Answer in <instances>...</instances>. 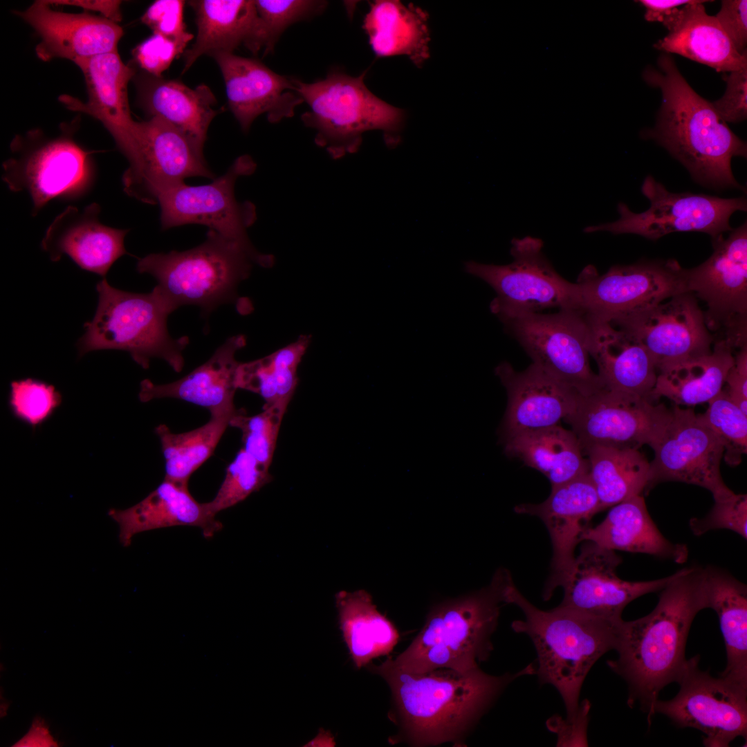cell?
Returning a JSON list of instances; mask_svg holds the SVG:
<instances>
[{
    "label": "cell",
    "instance_id": "cell-1",
    "mask_svg": "<svg viewBox=\"0 0 747 747\" xmlns=\"http://www.w3.org/2000/svg\"><path fill=\"white\" fill-rule=\"evenodd\" d=\"M708 608L704 568L676 571L661 590L654 609L640 618L620 622L609 667L628 687L627 705L638 703L649 726L660 692L676 682L687 659L685 646L697 614Z\"/></svg>",
    "mask_w": 747,
    "mask_h": 747
},
{
    "label": "cell",
    "instance_id": "cell-2",
    "mask_svg": "<svg viewBox=\"0 0 747 747\" xmlns=\"http://www.w3.org/2000/svg\"><path fill=\"white\" fill-rule=\"evenodd\" d=\"M369 669L391 690L394 708L389 717L399 727L393 741L415 746L463 744L466 734L507 685L520 676L535 674L533 663L500 676L479 667L465 672L439 668L411 672L396 666L391 657Z\"/></svg>",
    "mask_w": 747,
    "mask_h": 747
},
{
    "label": "cell",
    "instance_id": "cell-3",
    "mask_svg": "<svg viewBox=\"0 0 747 747\" xmlns=\"http://www.w3.org/2000/svg\"><path fill=\"white\" fill-rule=\"evenodd\" d=\"M645 82L661 91L654 138L690 172L694 180L715 187L741 188L731 160L746 157V143L719 116L712 103L690 86L672 57L661 54L656 66L643 73Z\"/></svg>",
    "mask_w": 747,
    "mask_h": 747
},
{
    "label": "cell",
    "instance_id": "cell-4",
    "mask_svg": "<svg viewBox=\"0 0 747 747\" xmlns=\"http://www.w3.org/2000/svg\"><path fill=\"white\" fill-rule=\"evenodd\" d=\"M508 604L515 605L524 614V618L513 621L511 627L531 640L537 653L535 674L540 683L555 688L564 702L566 717H573L587 675L602 655L614 649L623 619L596 618L560 605L542 610L515 584L509 592Z\"/></svg>",
    "mask_w": 747,
    "mask_h": 747
},
{
    "label": "cell",
    "instance_id": "cell-5",
    "mask_svg": "<svg viewBox=\"0 0 747 747\" xmlns=\"http://www.w3.org/2000/svg\"><path fill=\"white\" fill-rule=\"evenodd\" d=\"M514 584L510 572L501 567L486 587L434 606L421 631L402 653L391 658L393 663L403 670L418 673L479 667L493 650L492 636Z\"/></svg>",
    "mask_w": 747,
    "mask_h": 747
},
{
    "label": "cell",
    "instance_id": "cell-6",
    "mask_svg": "<svg viewBox=\"0 0 747 747\" xmlns=\"http://www.w3.org/2000/svg\"><path fill=\"white\" fill-rule=\"evenodd\" d=\"M273 264V256L259 252L251 241L209 230L198 246L149 254L138 259L136 270L156 279L154 290L171 313L184 305H195L209 315L220 305L236 302L238 285L249 276L253 265L270 268Z\"/></svg>",
    "mask_w": 747,
    "mask_h": 747
},
{
    "label": "cell",
    "instance_id": "cell-7",
    "mask_svg": "<svg viewBox=\"0 0 747 747\" xmlns=\"http://www.w3.org/2000/svg\"><path fill=\"white\" fill-rule=\"evenodd\" d=\"M98 302L92 320L77 342L80 356L90 351L113 349L127 351L144 369L150 360H165L176 372L184 366L183 351L187 336L175 339L167 330L172 313L158 294L138 293L118 289L103 278L96 285Z\"/></svg>",
    "mask_w": 747,
    "mask_h": 747
},
{
    "label": "cell",
    "instance_id": "cell-8",
    "mask_svg": "<svg viewBox=\"0 0 747 747\" xmlns=\"http://www.w3.org/2000/svg\"><path fill=\"white\" fill-rule=\"evenodd\" d=\"M365 74L353 77L333 71L312 83L292 77L309 107L302 120L316 131L315 143L333 158L356 151L367 131H383L388 140L402 124L403 111L374 95L364 82Z\"/></svg>",
    "mask_w": 747,
    "mask_h": 747
},
{
    "label": "cell",
    "instance_id": "cell-9",
    "mask_svg": "<svg viewBox=\"0 0 747 747\" xmlns=\"http://www.w3.org/2000/svg\"><path fill=\"white\" fill-rule=\"evenodd\" d=\"M13 156L3 163L2 178L10 190L24 192L36 214L55 199L79 197L93 181L91 154L65 133L48 138L32 131L12 142Z\"/></svg>",
    "mask_w": 747,
    "mask_h": 747
},
{
    "label": "cell",
    "instance_id": "cell-10",
    "mask_svg": "<svg viewBox=\"0 0 747 747\" xmlns=\"http://www.w3.org/2000/svg\"><path fill=\"white\" fill-rule=\"evenodd\" d=\"M511 263H465V271L495 290L490 304L499 320L518 315L543 313L551 308L579 309L576 284L563 278L543 252V242L526 236L511 241Z\"/></svg>",
    "mask_w": 747,
    "mask_h": 747
},
{
    "label": "cell",
    "instance_id": "cell-11",
    "mask_svg": "<svg viewBox=\"0 0 747 747\" xmlns=\"http://www.w3.org/2000/svg\"><path fill=\"white\" fill-rule=\"evenodd\" d=\"M533 364L587 396L604 388L589 363L591 326L577 308L518 315L500 320Z\"/></svg>",
    "mask_w": 747,
    "mask_h": 747
},
{
    "label": "cell",
    "instance_id": "cell-12",
    "mask_svg": "<svg viewBox=\"0 0 747 747\" xmlns=\"http://www.w3.org/2000/svg\"><path fill=\"white\" fill-rule=\"evenodd\" d=\"M579 309L590 320L611 322L688 293L687 269L673 259L615 265L600 275L587 266L575 282Z\"/></svg>",
    "mask_w": 747,
    "mask_h": 747
},
{
    "label": "cell",
    "instance_id": "cell-13",
    "mask_svg": "<svg viewBox=\"0 0 747 747\" xmlns=\"http://www.w3.org/2000/svg\"><path fill=\"white\" fill-rule=\"evenodd\" d=\"M641 192L650 203L646 211L636 213L624 203H619L618 220L587 226L584 232L634 234L651 240L675 232H700L714 239L731 230L729 220L734 212L746 211L747 208L743 197L724 199L703 194L671 192L652 176L645 178Z\"/></svg>",
    "mask_w": 747,
    "mask_h": 747
},
{
    "label": "cell",
    "instance_id": "cell-14",
    "mask_svg": "<svg viewBox=\"0 0 747 747\" xmlns=\"http://www.w3.org/2000/svg\"><path fill=\"white\" fill-rule=\"evenodd\" d=\"M712 239V255L687 269L688 290L706 303L703 314L709 331L719 332L717 340L737 350L747 345L746 223L726 239L722 234Z\"/></svg>",
    "mask_w": 747,
    "mask_h": 747
},
{
    "label": "cell",
    "instance_id": "cell-15",
    "mask_svg": "<svg viewBox=\"0 0 747 747\" xmlns=\"http://www.w3.org/2000/svg\"><path fill=\"white\" fill-rule=\"evenodd\" d=\"M699 658L697 655L686 661L676 681L679 692L670 700H658L655 713L679 728L700 730L705 746L727 747L738 737L746 739L747 692L701 670Z\"/></svg>",
    "mask_w": 747,
    "mask_h": 747
},
{
    "label": "cell",
    "instance_id": "cell-16",
    "mask_svg": "<svg viewBox=\"0 0 747 747\" xmlns=\"http://www.w3.org/2000/svg\"><path fill=\"white\" fill-rule=\"evenodd\" d=\"M672 418V409L649 399L605 388L580 395L566 421L582 450L592 446L654 449Z\"/></svg>",
    "mask_w": 747,
    "mask_h": 747
},
{
    "label": "cell",
    "instance_id": "cell-17",
    "mask_svg": "<svg viewBox=\"0 0 747 747\" xmlns=\"http://www.w3.org/2000/svg\"><path fill=\"white\" fill-rule=\"evenodd\" d=\"M256 167L252 157L244 154L210 183L190 185L183 183L169 189L157 203L162 229L198 224L232 239L250 241L247 230L257 219L256 208L250 201H238L234 187L239 177L253 174Z\"/></svg>",
    "mask_w": 747,
    "mask_h": 747
},
{
    "label": "cell",
    "instance_id": "cell-18",
    "mask_svg": "<svg viewBox=\"0 0 747 747\" xmlns=\"http://www.w3.org/2000/svg\"><path fill=\"white\" fill-rule=\"evenodd\" d=\"M136 153L122 176L124 192L147 204L190 177L214 175L187 136L157 117L137 122Z\"/></svg>",
    "mask_w": 747,
    "mask_h": 747
},
{
    "label": "cell",
    "instance_id": "cell-19",
    "mask_svg": "<svg viewBox=\"0 0 747 747\" xmlns=\"http://www.w3.org/2000/svg\"><path fill=\"white\" fill-rule=\"evenodd\" d=\"M653 450L647 490L661 482L678 481L707 489L714 501L734 493L720 471L723 445L692 409L674 405L671 420Z\"/></svg>",
    "mask_w": 747,
    "mask_h": 747
},
{
    "label": "cell",
    "instance_id": "cell-20",
    "mask_svg": "<svg viewBox=\"0 0 747 747\" xmlns=\"http://www.w3.org/2000/svg\"><path fill=\"white\" fill-rule=\"evenodd\" d=\"M559 605L584 614L618 621L638 597L661 591L676 575L649 581H627L617 575L622 558L615 551L583 541Z\"/></svg>",
    "mask_w": 747,
    "mask_h": 747
},
{
    "label": "cell",
    "instance_id": "cell-21",
    "mask_svg": "<svg viewBox=\"0 0 747 747\" xmlns=\"http://www.w3.org/2000/svg\"><path fill=\"white\" fill-rule=\"evenodd\" d=\"M611 322L637 339L653 356L658 371L711 352L714 338L694 294L684 293Z\"/></svg>",
    "mask_w": 747,
    "mask_h": 747
},
{
    "label": "cell",
    "instance_id": "cell-22",
    "mask_svg": "<svg viewBox=\"0 0 747 747\" xmlns=\"http://www.w3.org/2000/svg\"><path fill=\"white\" fill-rule=\"evenodd\" d=\"M515 511L539 517L548 531L553 556L543 591V598L548 600L557 587L566 582L582 534L591 518L601 512L590 474L553 488L549 497L540 504H522L515 507Z\"/></svg>",
    "mask_w": 747,
    "mask_h": 747
},
{
    "label": "cell",
    "instance_id": "cell-23",
    "mask_svg": "<svg viewBox=\"0 0 747 747\" xmlns=\"http://www.w3.org/2000/svg\"><path fill=\"white\" fill-rule=\"evenodd\" d=\"M505 387L508 405L502 425L504 441L559 425L575 410L580 394L531 363L522 371L503 362L495 369Z\"/></svg>",
    "mask_w": 747,
    "mask_h": 747
},
{
    "label": "cell",
    "instance_id": "cell-24",
    "mask_svg": "<svg viewBox=\"0 0 747 747\" xmlns=\"http://www.w3.org/2000/svg\"><path fill=\"white\" fill-rule=\"evenodd\" d=\"M211 57L223 77L229 107L245 132L261 114L276 123L293 116L304 102L292 77L276 73L257 59L233 53Z\"/></svg>",
    "mask_w": 747,
    "mask_h": 747
},
{
    "label": "cell",
    "instance_id": "cell-25",
    "mask_svg": "<svg viewBox=\"0 0 747 747\" xmlns=\"http://www.w3.org/2000/svg\"><path fill=\"white\" fill-rule=\"evenodd\" d=\"M82 71L88 91L86 103L71 95L59 98L71 110L86 113L102 122L127 160L136 151L137 121L131 115L127 96L134 69L125 64L118 51L74 62Z\"/></svg>",
    "mask_w": 747,
    "mask_h": 747
},
{
    "label": "cell",
    "instance_id": "cell-26",
    "mask_svg": "<svg viewBox=\"0 0 747 747\" xmlns=\"http://www.w3.org/2000/svg\"><path fill=\"white\" fill-rule=\"evenodd\" d=\"M39 35L37 56L44 62L55 58L73 62L118 51L123 35L118 23L87 13H68L53 10L47 1H36L18 12Z\"/></svg>",
    "mask_w": 747,
    "mask_h": 747
},
{
    "label": "cell",
    "instance_id": "cell-27",
    "mask_svg": "<svg viewBox=\"0 0 747 747\" xmlns=\"http://www.w3.org/2000/svg\"><path fill=\"white\" fill-rule=\"evenodd\" d=\"M100 207L93 203L80 210L68 206L47 228L42 248L53 261L69 257L80 268L104 277L113 264L128 254L124 239L129 230L102 223Z\"/></svg>",
    "mask_w": 747,
    "mask_h": 747
},
{
    "label": "cell",
    "instance_id": "cell-28",
    "mask_svg": "<svg viewBox=\"0 0 747 747\" xmlns=\"http://www.w3.org/2000/svg\"><path fill=\"white\" fill-rule=\"evenodd\" d=\"M246 343L243 335L228 338L205 362L176 381L157 385L149 379L143 380L138 394L140 400L171 398L205 407L210 415L236 412L234 398L238 389L240 362L235 356Z\"/></svg>",
    "mask_w": 747,
    "mask_h": 747
},
{
    "label": "cell",
    "instance_id": "cell-29",
    "mask_svg": "<svg viewBox=\"0 0 747 747\" xmlns=\"http://www.w3.org/2000/svg\"><path fill=\"white\" fill-rule=\"evenodd\" d=\"M588 320L589 353L597 363L604 388L654 401L652 392L658 369L649 351L630 333L611 322Z\"/></svg>",
    "mask_w": 747,
    "mask_h": 747
},
{
    "label": "cell",
    "instance_id": "cell-30",
    "mask_svg": "<svg viewBox=\"0 0 747 747\" xmlns=\"http://www.w3.org/2000/svg\"><path fill=\"white\" fill-rule=\"evenodd\" d=\"M109 515L118 525L119 540L124 546H129L136 535L158 528L195 526L209 538L223 528L205 504L192 497L187 484L165 479L138 504L124 510L111 509Z\"/></svg>",
    "mask_w": 747,
    "mask_h": 747
},
{
    "label": "cell",
    "instance_id": "cell-31",
    "mask_svg": "<svg viewBox=\"0 0 747 747\" xmlns=\"http://www.w3.org/2000/svg\"><path fill=\"white\" fill-rule=\"evenodd\" d=\"M676 8L663 21L667 35L654 44L663 52L676 53L707 65L717 72H732L747 67V53L734 48L714 16L709 15L703 3Z\"/></svg>",
    "mask_w": 747,
    "mask_h": 747
},
{
    "label": "cell",
    "instance_id": "cell-32",
    "mask_svg": "<svg viewBox=\"0 0 747 747\" xmlns=\"http://www.w3.org/2000/svg\"><path fill=\"white\" fill-rule=\"evenodd\" d=\"M189 4L195 12L197 35L183 54V73L203 55L233 53L241 44L254 54L261 50L255 1L194 0Z\"/></svg>",
    "mask_w": 747,
    "mask_h": 747
},
{
    "label": "cell",
    "instance_id": "cell-33",
    "mask_svg": "<svg viewBox=\"0 0 747 747\" xmlns=\"http://www.w3.org/2000/svg\"><path fill=\"white\" fill-rule=\"evenodd\" d=\"M147 75L138 81L142 108L150 118L176 127L203 153L209 126L219 112L214 109L216 100L210 87L201 84L191 89L176 80Z\"/></svg>",
    "mask_w": 747,
    "mask_h": 747
},
{
    "label": "cell",
    "instance_id": "cell-34",
    "mask_svg": "<svg viewBox=\"0 0 747 747\" xmlns=\"http://www.w3.org/2000/svg\"><path fill=\"white\" fill-rule=\"evenodd\" d=\"M583 541L613 551L647 554L679 564L685 562L688 557L685 544L672 543L660 532L641 495L612 506L599 524L589 526L583 532Z\"/></svg>",
    "mask_w": 747,
    "mask_h": 747
},
{
    "label": "cell",
    "instance_id": "cell-35",
    "mask_svg": "<svg viewBox=\"0 0 747 747\" xmlns=\"http://www.w3.org/2000/svg\"><path fill=\"white\" fill-rule=\"evenodd\" d=\"M708 608L719 616L727 657L720 676L747 692V587L727 571L704 568Z\"/></svg>",
    "mask_w": 747,
    "mask_h": 747
},
{
    "label": "cell",
    "instance_id": "cell-36",
    "mask_svg": "<svg viewBox=\"0 0 747 747\" xmlns=\"http://www.w3.org/2000/svg\"><path fill=\"white\" fill-rule=\"evenodd\" d=\"M734 351L727 342L717 340L711 352L661 368L652 399L666 397L678 406L708 403L722 390L734 362Z\"/></svg>",
    "mask_w": 747,
    "mask_h": 747
},
{
    "label": "cell",
    "instance_id": "cell-37",
    "mask_svg": "<svg viewBox=\"0 0 747 747\" xmlns=\"http://www.w3.org/2000/svg\"><path fill=\"white\" fill-rule=\"evenodd\" d=\"M427 14L400 1L377 0L370 4L363 28L378 57L404 55L417 66L429 57Z\"/></svg>",
    "mask_w": 747,
    "mask_h": 747
},
{
    "label": "cell",
    "instance_id": "cell-38",
    "mask_svg": "<svg viewBox=\"0 0 747 747\" xmlns=\"http://www.w3.org/2000/svg\"><path fill=\"white\" fill-rule=\"evenodd\" d=\"M504 441L508 456L542 473L552 488L589 473L588 459L577 437L559 425L515 435Z\"/></svg>",
    "mask_w": 747,
    "mask_h": 747
},
{
    "label": "cell",
    "instance_id": "cell-39",
    "mask_svg": "<svg viewBox=\"0 0 747 747\" xmlns=\"http://www.w3.org/2000/svg\"><path fill=\"white\" fill-rule=\"evenodd\" d=\"M335 605L344 640L357 668L393 650L399 634L379 612L367 591H340L335 595Z\"/></svg>",
    "mask_w": 747,
    "mask_h": 747
},
{
    "label": "cell",
    "instance_id": "cell-40",
    "mask_svg": "<svg viewBox=\"0 0 747 747\" xmlns=\"http://www.w3.org/2000/svg\"><path fill=\"white\" fill-rule=\"evenodd\" d=\"M584 454L601 511L646 490L649 462L639 449L596 445Z\"/></svg>",
    "mask_w": 747,
    "mask_h": 747
},
{
    "label": "cell",
    "instance_id": "cell-41",
    "mask_svg": "<svg viewBox=\"0 0 747 747\" xmlns=\"http://www.w3.org/2000/svg\"><path fill=\"white\" fill-rule=\"evenodd\" d=\"M311 338L308 335H302L293 342L264 358L240 362L237 377L238 389L259 395L265 401L264 407L275 406L286 412L298 383V366Z\"/></svg>",
    "mask_w": 747,
    "mask_h": 747
},
{
    "label": "cell",
    "instance_id": "cell-42",
    "mask_svg": "<svg viewBox=\"0 0 747 747\" xmlns=\"http://www.w3.org/2000/svg\"><path fill=\"white\" fill-rule=\"evenodd\" d=\"M237 411L210 415L205 425L183 433H173L164 424L158 425L155 432L165 459V479L187 485L191 475L212 455Z\"/></svg>",
    "mask_w": 747,
    "mask_h": 747
},
{
    "label": "cell",
    "instance_id": "cell-43",
    "mask_svg": "<svg viewBox=\"0 0 747 747\" xmlns=\"http://www.w3.org/2000/svg\"><path fill=\"white\" fill-rule=\"evenodd\" d=\"M708 403L707 410L698 414L699 417L721 441L726 463L737 465L747 451V414L730 398L723 388Z\"/></svg>",
    "mask_w": 747,
    "mask_h": 747
},
{
    "label": "cell",
    "instance_id": "cell-44",
    "mask_svg": "<svg viewBox=\"0 0 747 747\" xmlns=\"http://www.w3.org/2000/svg\"><path fill=\"white\" fill-rule=\"evenodd\" d=\"M269 469L261 465L241 448L228 465L224 479L214 499L205 504L215 516L223 510L246 499L271 481Z\"/></svg>",
    "mask_w": 747,
    "mask_h": 747
},
{
    "label": "cell",
    "instance_id": "cell-45",
    "mask_svg": "<svg viewBox=\"0 0 747 747\" xmlns=\"http://www.w3.org/2000/svg\"><path fill=\"white\" fill-rule=\"evenodd\" d=\"M285 412L275 406L263 407L261 412L253 416L238 410L230 422V426L241 432L242 448L268 469Z\"/></svg>",
    "mask_w": 747,
    "mask_h": 747
},
{
    "label": "cell",
    "instance_id": "cell-46",
    "mask_svg": "<svg viewBox=\"0 0 747 747\" xmlns=\"http://www.w3.org/2000/svg\"><path fill=\"white\" fill-rule=\"evenodd\" d=\"M259 21L260 43L264 53L273 51L282 33L293 24L321 12L325 1L255 0Z\"/></svg>",
    "mask_w": 747,
    "mask_h": 747
},
{
    "label": "cell",
    "instance_id": "cell-47",
    "mask_svg": "<svg viewBox=\"0 0 747 747\" xmlns=\"http://www.w3.org/2000/svg\"><path fill=\"white\" fill-rule=\"evenodd\" d=\"M61 402L55 387L43 381L26 378L10 383L9 403L14 415L32 426L46 421Z\"/></svg>",
    "mask_w": 747,
    "mask_h": 747
},
{
    "label": "cell",
    "instance_id": "cell-48",
    "mask_svg": "<svg viewBox=\"0 0 747 747\" xmlns=\"http://www.w3.org/2000/svg\"><path fill=\"white\" fill-rule=\"evenodd\" d=\"M690 528L695 535L710 531L728 529L745 540L747 537V495L733 493L723 499L714 501L710 511L702 518H692Z\"/></svg>",
    "mask_w": 747,
    "mask_h": 747
},
{
    "label": "cell",
    "instance_id": "cell-49",
    "mask_svg": "<svg viewBox=\"0 0 747 747\" xmlns=\"http://www.w3.org/2000/svg\"><path fill=\"white\" fill-rule=\"evenodd\" d=\"M185 1L157 0L151 3L141 17V21L153 33L172 39L183 48L194 38L183 21Z\"/></svg>",
    "mask_w": 747,
    "mask_h": 747
},
{
    "label": "cell",
    "instance_id": "cell-50",
    "mask_svg": "<svg viewBox=\"0 0 747 747\" xmlns=\"http://www.w3.org/2000/svg\"><path fill=\"white\" fill-rule=\"evenodd\" d=\"M185 48L176 41L153 33L133 50L136 64L149 75L161 77Z\"/></svg>",
    "mask_w": 747,
    "mask_h": 747
},
{
    "label": "cell",
    "instance_id": "cell-51",
    "mask_svg": "<svg viewBox=\"0 0 747 747\" xmlns=\"http://www.w3.org/2000/svg\"><path fill=\"white\" fill-rule=\"evenodd\" d=\"M724 79L725 93L712 105L726 123L744 121L747 118V67L730 72Z\"/></svg>",
    "mask_w": 747,
    "mask_h": 747
},
{
    "label": "cell",
    "instance_id": "cell-52",
    "mask_svg": "<svg viewBox=\"0 0 747 747\" xmlns=\"http://www.w3.org/2000/svg\"><path fill=\"white\" fill-rule=\"evenodd\" d=\"M590 702L585 699L579 704L575 716L563 718L553 716L546 721L548 730L557 735V746H587V727Z\"/></svg>",
    "mask_w": 747,
    "mask_h": 747
},
{
    "label": "cell",
    "instance_id": "cell-53",
    "mask_svg": "<svg viewBox=\"0 0 747 747\" xmlns=\"http://www.w3.org/2000/svg\"><path fill=\"white\" fill-rule=\"evenodd\" d=\"M714 17L735 50L747 53V1L723 0Z\"/></svg>",
    "mask_w": 747,
    "mask_h": 747
},
{
    "label": "cell",
    "instance_id": "cell-54",
    "mask_svg": "<svg viewBox=\"0 0 747 747\" xmlns=\"http://www.w3.org/2000/svg\"><path fill=\"white\" fill-rule=\"evenodd\" d=\"M723 388L730 398L747 414V345L734 354V362L728 371Z\"/></svg>",
    "mask_w": 747,
    "mask_h": 747
},
{
    "label": "cell",
    "instance_id": "cell-55",
    "mask_svg": "<svg viewBox=\"0 0 747 747\" xmlns=\"http://www.w3.org/2000/svg\"><path fill=\"white\" fill-rule=\"evenodd\" d=\"M60 742L48 721L35 717L26 732L12 745V747H58Z\"/></svg>",
    "mask_w": 747,
    "mask_h": 747
},
{
    "label": "cell",
    "instance_id": "cell-56",
    "mask_svg": "<svg viewBox=\"0 0 747 747\" xmlns=\"http://www.w3.org/2000/svg\"><path fill=\"white\" fill-rule=\"evenodd\" d=\"M50 4L70 5L101 12L104 17L115 22L122 19L120 1H47Z\"/></svg>",
    "mask_w": 747,
    "mask_h": 747
},
{
    "label": "cell",
    "instance_id": "cell-57",
    "mask_svg": "<svg viewBox=\"0 0 747 747\" xmlns=\"http://www.w3.org/2000/svg\"><path fill=\"white\" fill-rule=\"evenodd\" d=\"M697 0H640L645 8V19L648 21L663 22L673 10L679 6L694 3Z\"/></svg>",
    "mask_w": 747,
    "mask_h": 747
},
{
    "label": "cell",
    "instance_id": "cell-58",
    "mask_svg": "<svg viewBox=\"0 0 747 747\" xmlns=\"http://www.w3.org/2000/svg\"><path fill=\"white\" fill-rule=\"evenodd\" d=\"M9 708H10V703H9L7 699H6L5 698H3V699H2V698L1 697V703H0V717H1V718H4L8 715Z\"/></svg>",
    "mask_w": 747,
    "mask_h": 747
}]
</instances>
